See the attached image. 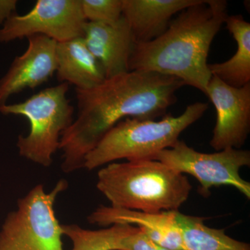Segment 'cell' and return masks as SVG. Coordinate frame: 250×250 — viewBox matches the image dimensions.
Wrapping results in <instances>:
<instances>
[{
  "instance_id": "cell-20",
  "label": "cell",
  "mask_w": 250,
  "mask_h": 250,
  "mask_svg": "<svg viewBox=\"0 0 250 250\" xmlns=\"http://www.w3.org/2000/svg\"><path fill=\"white\" fill-rule=\"evenodd\" d=\"M17 0H0V29L12 15L16 14Z\"/></svg>"
},
{
  "instance_id": "cell-15",
  "label": "cell",
  "mask_w": 250,
  "mask_h": 250,
  "mask_svg": "<svg viewBox=\"0 0 250 250\" xmlns=\"http://www.w3.org/2000/svg\"><path fill=\"white\" fill-rule=\"evenodd\" d=\"M225 23L236 41L237 51L226 62L208 64V68L212 75L240 88L250 83V24L241 15L228 16Z\"/></svg>"
},
{
  "instance_id": "cell-7",
  "label": "cell",
  "mask_w": 250,
  "mask_h": 250,
  "mask_svg": "<svg viewBox=\"0 0 250 250\" xmlns=\"http://www.w3.org/2000/svg\"><path fill=\"white\" fill-rule=\"evenodd\" d=\"M150 159L160 161L181 174H188L200 184V193L209 196L210 189L231 186L248 200L250 183L242 178L240 170L250 166V152L228 148L213 153L198 152L178 140L172 147L164 149Z\"/></svg>"
},
{
  "instance_id": "cell-9",
  "label": "cell",
  "mask_w": 250,
  "mask_h": 250,
  "mask_svg": "<svg viewBox=\"0 0 250 250\" xmlns=\"http://www.w3.org/2000/svg\"><path fill=\"white\" fill-rule=\"evenodd\" d=\"M206 95L217 113L210 146L217 152L241 149L250 131V83L236 88L212 75Z\"/></svg>"
},
{
  "instance_id": "cell-6",
  "label": "cell",
  "mask_w": 250,
  "mask_h": 250,
  "mask_svg": "<svg viewBox=\"0 0 250 250\" xmlns=\"http://www.w3.org/2000/svg\"><path fill=\"white\" fill-rule=\"evenodd\" d=\"M67 188L64 179L49 192L39 184L20 198L0 231V250H63V233L54 204Z\"/></svg>"
},
{
  "instance_id": "cell-17",
  "label": "cell",
  "mask_w": 250,
  "mask_h": 250,
  "mask_svg": "<svg viewBox=\"0 0 250 250\" xmlns=\"http://www.w3.org/2000/svg\"><path fill=\"white\" fill-rule=\"evenodd\" d=\"M63 236L72 243L71 250H114L122 237L134 229L136 226L116 224L99 230L85 229L79 225H62Z\"/></svg>"
},
{
  "instance_id": "cell-5",
  "label": "cell",
  "mask_w": 250,
  "mask_h": 250,
  "mask_svg": "<svg viewBox=\"0 0 250 250\" xmlns=\"http://www.w3.org/2000/svg\"><path fill=\"white\" fill-rule=\"evenodd\" d=\"M67 83L42 90L22 103L0 106V113L25 117L30 124L26 136L18 137L20 155L43 167L53 162L62 135L73 122V106L67 100Z\"/></svg>"
},
{
  "instance_id": "cell-18",
  "label": "cell",
  "mask_w": 250,
  "mask_h": 250,
  "mask_svg": "<svg viewBox=\"0 0 250 250\" xmlns=\"http://www.w3.org/2000/svg\"><path fill=\"white\" fill-rule=\"evenodd\" d=\"M87 22L112 24L123 16V0H81Z\"/></svg>"
},
{
  "instance_id": "cell-19",
  "label": "cell",
  "mask_w": 250,
  "mask_h": 250,
  "mask_svg": "<svg viewBox=\"0 0 250 250\" xmlns=\"http://www.w3.org/2000/svg\"><path fill=\"white\" fill-rule=\"evenodd\" d=\"M114 250H172L156 244L141 228L136 227L131 232L122 237Z\"/></svg>"
},
{
  "instance_id": "cell-8",
  "label": "cell",
  "mask_w": 250,
  "mask_h": 250,
  "mask_svg": "<svg viewBox=\"0 0 250 250\" xmlns=\"http://www.w3.org/2000/svg\"><path fill=\"white\" fill-rule=\"evenodd\" d=\"M86 20L81 0H38L27 14L12 15L0 29V42L43 35L57 42L83 37Z\"/></svg>"
},
{
  "instance_id": "cell-14",
  "label": "cell",
  "mask_w": 250,
  "mask_h": 250,
  "mask_svg": "<svg viewBox=\"0 0 250 250\" xmlns=\"http://www.w3.org/2000/svg\"><path fill=\"white\" fill-rule=\"evenodd\" d=\"M57 78L62 83H71L75 89L89 90L106 80L98 59L85 45L83 38L57 42Z\"/></svg>"
},
{
  "instance_id": "cell-12",
  "label": "cell",
  "mask_w": 250,
  "mask_h": 250,
  "mask_svg": "<svg viewBox=\"0 0 250 250\" xmlns=\"http://www.w3.org/2000/svg\"><path fill=\"white\" fill-rule=\"evenodd\" d=\"M147 213L101 205L88 217L90 223L98 226H111L116 224L134 225L143 230L152 241L172 250H182V236L177 223L176 212Z\"/></svg>"
},
{
  "instance_id": "cell-16",
  "label": "cell",
  "mask_w": 250,
  "mask_h": 250,
  "mask_svg": "<svg viewBox=\"0 0 250 250\" xmlns=\"http://www.w3.org/2000/svg\"><path fill=\"white\" fill-rule=\"evenodd\" d=\"M175 220L182 236V250H250L249 243L237 241L223 229L207 227L203 218L177 210Z\"/></svg>"
},
{
  "instance_id": "cell-3",
  "label": "cell",
  "mask_w": 250,
  "mask_h": 250,
  "mask_svg": "<svg viewBox=\"0 0 250 250\" xmlns=\"http://www.w3.org/2000/svg\"><path fill=\"white\" fill-rule=\"evenodd\" d=\"M97 188L111 207L147 213L179 210L192 186L185 174L152 159L111 163L98 174Z\"/></svg>"
},
{
  "instance_id": "cell-1",
  "label": "cell",
  "mask_w": 250,
  "mask_h": 250,
  "mask_svg": "<svg viewBox=\"0 0 250 250\" xmlns=\"http://www.w3.org/2000/svg\"><path fill=\"white\" fill-rule=\"evenodd\" d=\"M185 83L177 77L129 71L106 79L89 90L75 89L77 118L62 135V171L83 168L85 156L125 118L154 120L177 101Z\"/></svg>"
},
{
  "instance_id": "cell-11",
  "label": "cell",
  "mask_w": 250,
  "mask_h": 250,
  "mask_svg": "<svg viewBox=\"0 0 250 250\" xmlns=\"http://www.w3.org/2000/svg\"><path fill=\"white\" fill-rule=\"evenodd\" d=\"M82 38L101 64L106 79L129 71V59L135 41L123 16L112 24L87 22Z\"/></svg>"
},
{
  "instance_id": "cell-2",
  "label": "cell",
  "mask_w": 250,
  "mask_h": 250,
  "mask_svg": "<svg viewBox=\"0 0 250 250\" xmlns=\"http://www.w3.org/2000/svg\"><path fill=\"white\" fill-rule=\"evenodd\" d=\"M227 6L225 0H200L184 10L160 36L135 43L129 71L177 77L206 95L212 77L208 52L228 16Z\"/></svg>"
},
{
  "instance_id": "cell-13",
  "label": "cell",
  "mask_w": 250,
  "mask_h": 250,
  "mask_svg": "<svg viewBox=\"0 0 250 250\" xmlns=\"http://www.w3.org/2000/svg\"><path fill=\"white\" fill-rule=\"evenodd\" d=\"M200 0H123V16L135 43L149 42L165 32L173 16Z\"/></svg>"
},
{
  "instance_id": "cell-4",
  "label": "cell",
  "mask_w": 250,
  "mask_h": 250,
  "mask_svg": "<svg viewBox=\"0 0 250 250\" xmlns=\"http://www.w3.org/2000/svg\"><path fill=\"white\" fill-rule=\"evenodd\" d=\"M208 108V104L198 102L188 105L180 116L174 117L169 113L159 121L125 118L87 154L83 168L93 170L118 159H150L172 147L184 130L200 119Z\"/></svg>"
},
{
  "instance_id": "cell-10",
  "label": "cell",
  "mask_w": 250,
  "mask_h": 250,
  "mask_svg": "<svg viewBox=\"0 0 250 250\" xmlns=\"http://www.w3.org/2000/svg\"><path fill=\"white\" fill-rule=\"evenodd\" d=\"M27 39V50L16 57L0 80V106L11 95L27 88L34 89L47 82L57 70V41L43 35Z\"/></svg>"
}]
</instances>
